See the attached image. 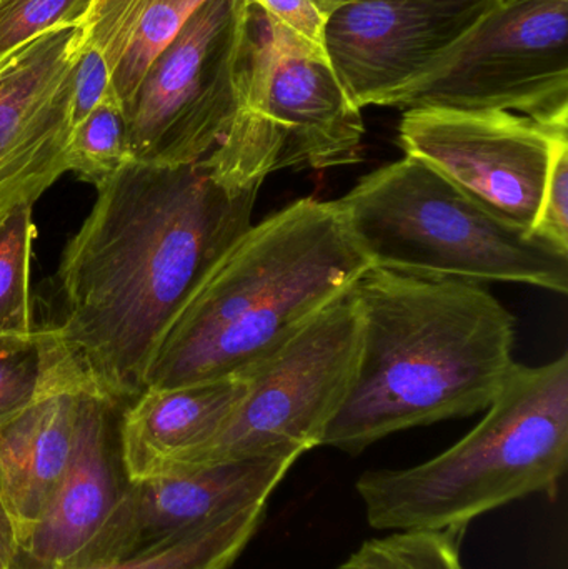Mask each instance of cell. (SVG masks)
I'll return each instance as SVG.
<instances>
[{
	"label": "cell",
	"mask_w": 568,
	"mask_h": 569,
	"mask_svg": "<svg viewBox=\"0 0 568 569\" xmlns=\"http://www.w3.org/2000/svg\"><path fill=\"white\" fill-rule=\"evenodd\" d=\"M257 196L223 186L206 160H130L97 187L60 260L63 315L50 325L92 393L120 408L146 390L167 331L253 226Z\"/></svg>",
	"instance_id": "obj_1"
},
{
	"label": "cell",
	"mask_w": 568,
	"mask_h": 569,
	"mask_svg": "<svg viewBox=\"0 0 568 569\" xmlns=\"http://www.w3.org/2000/svg\"><path fill=\"white\" fill-rule=\"evenodd\" d=\"M356 378L322 447L360 455L409 428L487 410L512 371L516 317L480 282L370 267Z\"/></svg>",
	"instance_id": "obj_2"
},
{
	"label": "cell",
	"mask_w": 568,
	"mask_h": 569,
	"mask_svg": "<svg viewBox=\"0 0 568 569\" xmlns=\"http://www.w3.org/2000/svg\"><path fill=\"white\" fill-rule=\"evenodd\" d=\"M370 267L337 202L283 207L250 227L200 284L163 337L146 390L240 377Z\"/></svg>",
	"instance_id": "obj_3"
},
{
	"label": "cell",
	"mask_w": 568,
	"mask_h": 569,
	"mask_svg": "<svg viewBox=\"0 0 568 569\" xmlns=\"http://www.w3.org/2000/svg\"><path fill=\"white\" fill-rule=\"evenodd\" d=\"M487 410L432 460L360 475L356 490L373 530H466L520 498L556 497L568 461V355L542 367L514 365Z\"/></svg>",
	"instance_id": "obj_4"
},
{
	"label": "cell",
	"mask_w": 568,
	"mask_h": 569,
	"mask_svg": "<svg viewBox=\"0 0 568 569\" xmlns=\"http://www.w3.org/2000/svg\"><path fill=\"white\" fill-rule=\"evenodd\" d=\"M336 202L372 267L568 291V252L504 222L413 157L367 173Z\"/></svg>",
	"instance_id": "obj_5"
},
{
	"label": "cell",
	"mask_w": 568,
	"mask_h": 569,
	"mask_svg": "<svg viewBox=\"0 0 568 569\" xmlns=\"http://www.w3.org/2000/svg\"><path fill=\"white\" fill-rule=\"evenodd\" d=\"M362 109L326 50L263 17L240 76L236 113L206 163L232 189H260L280 170H323L362 159Z\"/></svg>",
	"instance_id": "obj_6"
},
{
	"label": "cell",
	"mask_w": 568,
	"mask_h": 569,
	"mask_svg": "<svg viewBox=\"0 0 568 569\" xmlns=\"http://www.w3.org/2000/svg\"><path fill=\"white\" fill-rule=\"evenodd\" d=\"M380 107L506 110L540 123L568 122V0H497Z\"/></svg>",
	"instance_id": "obj_7"
},
{
	"label": "cell",
	"mask_w": 568,
	"mask_h": 569,
	"mask_svg": "<svg viewBox=\"0 0 568 569\" xmlns=\"http://www.w3.org/2000/svg\"><path fill=\"white\" fill-rule=\"evenodd\" d=\"M360 345L362 318L350 287L279 350L240 375L249 383L242 403L190 467L300 458L322 447L356 378Z\"/></svg>",
	"instance_id": "obj_8"
},
{
	"label": "cell",
	"mask_w": 568,
	"mask_h": 569,
	"mask_svg": "<svg viewBox=\"0 0 568 569\" xmlns=\"http://www.w3.org/2000/svg\"><path fill=\"white\" fill-rule=\"evenodd\" d=\"M253 19L249 0H207L187 20L127 110L130 160L189 166L219 146L236 113Z\"/></svg>",
	"instance_id": "obj_9"
},
{
	"label": "cell",
	"mask_w": 568,
	"mask_h": 569,
	"mask_svg": "<svg viewBox=\"0 0 568 569\" xmlns=\"http://www.w3.org/2000/svg\"><path fill=\"white\" fill-rule=\"evenodd\" d=\"M568 122L506 110H403L399 146L504 222L534 232L554 150Z\"/></svg>",
	"instance_id": "obj_10"
},
{
	"label": "cell",
	"mask_w": 568,
	"mask_h": 569,
	"mask_svg": "<svg viewBox=\"0 0 568 569\" xmlns=\"http://www.w3.org/2000/svg\"><path fill=\"white\" fill-rule=\"evenodd\" d=\"M83 22L33 37L0 62V222L67 170Z\"/></svg>",
	"instance_id": "obj_11"
},
{
	"label": "cell",
	"mask_w": 568,
	"mask_h": 569,
	"mask_svg": "<svg viewBox=\"0 0 568 569\" xmlns=\"http://www.w3.org/2000/svg\"><path fill=\"white\" fill-rule=\"evenodd\" d=\"M496 2L352 0L327 19V56L357 107H380L466 37Z\"/></svg>",
	"instance_id": "obj_12"
},
{
	"label": "cell",
	"mask_w": 568,
	"mask_h": 569,
	"mask_svg": "<svg viewBox=\"0 0 568 569\" xmlns=\"http://www.w3.org/2000/svg\"><path fill=\"white\" fill-rule=\"evenodd\" d=\"M297 460L249 458L183 468L137 483L129 481L106 530L80 567L126 557L170 535L196 530L267 503Z\"/></svg>",
	"instance_id": "obj_13"
},
{
	"label": "cell",
	"mask_w": 568,
	"mask_h": 569,
	"mask_svg": "<svg viewBox=\"0 0 568 569\" xmlns=\"http://www.w3.org/2000/svg\"><path fill=\"white\" fill-rule=\"evenodd\" d=\"M119 410L83 391L69 463L39 523L20 543L13 569L80 567L106 530L129 483L120 461Z\"/></svg>",
	"instance_id": "obj_14"
},
{
	"label": "cell",
	"mask_w": 568,
	"mask_h": 569,
	"mask_svg": "<svg viewBox=\"0 0 568 569\" xmlns=\"http://www.w3.org/2000/svg\"><path fill=\"white\" fill-rule=\"evenodd\" d=\"M87 390L59 348L32 403L0 420V503L12 521L19 547L39 523L62 480L72 453L80 398Z\"/></svg>",
	"instance_id": "obj_15"
},
{
	"label": "cell",
	"mask_w": 568,
	"mask_h": 569,
	"mask_svg": "<svg viewBox=\"0 0 568 569\" xmlns=\"http://www.w3.org/2000/svg\"><path fill=\"white\" fill-rule=\"evenodd\" d=\"M246 377L179 388H147L119 415L127 481L153 480L190 467L216 440L247 393Z\"/></svg>",
	"instance_id": "obj_16"
},
{
	"label": "cell",
	"mask_w": 568,
	"mask_h": 569,
	"mask_svg": "<svg viewBox=\"0 0 568 569\" xmlns=\"http://www.w3.org/2000/svg\"><path fill=\"white\" fill-rule=\"evenodd\" d=\"M207 0H96L83 20V43L96 50L127 113L143 77Z\"/></svg>",
	"instance_id": "obj_17"
},
{
	"label": "cell",
	"mask_w": 568,
	"mask_h": 569,
	"mask_svg": "<svg viewBox=\"0 0 568 569\" xmlns=\"http://www.w3.org/2000/svg\"><path fill=\"white\" fill-rule=\"evenodd\" d=\"M266 513L267 503L257 505L206 527L170 535L116 560L63 569H230L256 537Z\"/></svg>",
	"instance_id": "obj_18"
},
{
	"label": "cell",
	"mask_w": 568,
	"mask_h": 569,
	"mask_svg": "<svg viewBox=\"0 0 568 569\" xmlns=\"http://www.w3.org/2000/svg\"><path fill=\"white\" fill-rule=\"evenodd\" d=\"M37 230L32 206L12 210L0 222V337L37 330L30 303V262Z\"/></svg>",
	"instance_id": "obj_19"
},
{
	"label": "cell",
	"mask_w": 568,
	"mask_h": 569,
	"mask_svg": "<svg viewBox=\"0 0 568 569\" xmlns=\"http://www.w3.org/2000/svg\"><path fill=\"white\" fill-rule=\"evenodd\" d=\"M129 162L126 112L110 92L73 127L67 170L99 187Z\"/></svg>",
	"instance_id": "obj_20"
},
{
	"label": "cell",
	"mask_w": 568,
	"mask_h": 569,
	"mask_svg": "<svg viewBox=\"0 0 568 569\" xmlns=\"http://www.w3.org/2000/svg\"><path fill=\"white\" fill-rule=\"evenodd\" d=\"M59 355L50 327L0 337V420L32 403Z\"/></svg>",
	"instance_id": "obj_21"
},
{
	"label": "cell",
	"mask_w": 568,
	"mask_h": 569,
	"mask_svg": "<svg viewBox=\"0 0 568 569\" xmlns=\"http://www.w3.org/2000/svg\"><path fill=\"white\" fill-rule=\"evenodd\" d=\"M464 531H393L366 541L357 555L369 569H466L460 558Z\"/></svg>",
	"instance_id": "obj_22"
},
{
	"label": "cell",
	"mask_w": 568,
	"mask_h": 569,
	"mask_svg": "<svg viewBox=\"0 0 568 569\" xmlns=\"http://www.w3.org/2000/svg\"><path fill=\"white\" fill-rule=\"evenodd\" d=\"M96 0H0V62L46 30L82 23Z\"/></svg>",
	"instance_id": "obj_23"
},
{
	"label": "cell",
	"mask_w": 568,
	"mask_h": 569,
	"mask_svg": "<svg viewBox=\"0 0 568 569\" xmlns=\"http://www.w3.org/2000/svg\"><path fill=\"white\" fill-rule=\"evenodd\" d=\"M534 236L568 252V136L557 142Z\"/></svg>",
	"instance_id": "obj_24"
},
{
	"label": "cell",
	"mask_w": 568,
	"mask_h": 569,
	"mask_svg": "<svg viewBox=\"0 0 568 569\" xmlns=\"http://www.w3.org/2000/svg\"><path fill=\"white\" fill-rule=\"evenodd\" d=\"M263 17L279 23L310 46L326 50V27L329 16L313 0H249ZM327 52V50H326Z\"/></svg>",
	"instance_id": "obj_25"
},
{
	"label": "cell",
	"mask_w": 568,
	"mask_h": 569,
	"mask_svg": "<svg viewBox=\"0 0 568 569\" xmlns=\"http://www.w3.org/2000/svg\"><path fill=\"white\" fill-rule=\"evenodd\" d=\"M112 79L102 57L83 43L73 87L72 129L89 116L90 110L112 92Z\"/></svg>",
	"instance_id": "obj_26"
},
{
	"label": "cell",
	"mask_w": 568,
	"mask_h": 569,
	"mask_svg": "<svg viewBox=\"0 0 568 569\" xmlns=\"http://www.w3.org/2000/svg\"><path fill=\"white\" fill-rule=\"evenodd\" d=\"M19 545L9 515L0 503V569H13Z\"/></svg>",
	"instance_id": "obj_27"
},
{
	"label": "cell",
	"mask_w": 568,
	"mask_h": 569,
	"mask_svg": "<svg viewBox=\"0 0 568 569\" xmlns=\"http://www.w3.org/2000/svg\"><path fill=\"white\" fill-rule=\"evenodd\" d=\"M313 2L320 7V10H322L323 13L330 16L337 7L343 6V3L347 2H352V0H313Z\"/></svg>",
	"instance_id": "obj_28"
},
{
	"label": "cell",
	"mask_w": 568,
	"mask_h": 569,
	"mask_svg": "<svg viewBox=\"0 0 568 569\" xmlns=\"http://www.w3.org/2000/svg\"><path fill=\"white\" fill-rule=\"evenodd\" d=\"M339 569H369L367 568V565L363 563L362 558L359 557V555L356 553L350 555L349 560L346 561V563L342 565Z\"/></svg>",
	"instance_id": "obj_29"
}]
</instances>
